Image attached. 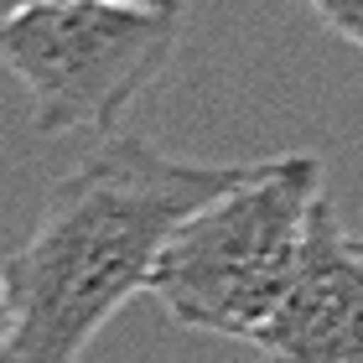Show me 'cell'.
I'll use <instances>...</instances> for the list:
<instances>
[{"mask_svg":"<svg viewBox=\"0 0 363 363\" xmlns=\"http://www.w3.org/2000/svg\"><path fill=\"white\" fill-rule=\"evenodd\" d=\"M250 172L255 161H177L145 135H99L52 182L31 239L6 259L16 333L0 363H84L104 322L151 286L167 239Z\"/></svg>","mask_w":363,"mask_h":363,"instance_id":"6da1fadb","label":"cell"},{"mask_svg":"<svg viewBox=\"0 0 363 363\" xmlns=\"http://www.w3.org/2000/svg\"><path fill=\"white\" fill-rule=\"evenodd\" d=\"M317 203V156L255 161L250 177L203 203L167 239L145 296H156L161 311L187 333L250 342L301 265Z\"/></svg>","mask_w":363,"mask_h":363,"instance_id":"7a4b0ae2","label":"cell"},{"mask_svg":"<svg viewBox=\"0 0 363 363\" xmlns=\"http://www.w3.org/2000/svg\"><path fill=\"white\" fill-rule=\"evenodd\" d=\"M182 6L78 0L0 16V68L31 99L42 135H109L130 99L177 57Z\"/></svg>","mask_w":363,"mask_h":363,"instance_id":"3957f363","label":"cell"},{"mask_svg":"<svg viewBox=\"0 0 363 363\" xmlns=\"http://www.w3.org/2000/svg\"><path fill=\"white\" fill-rule=\"evenodd\" d=\"M250 348L265 363H363V250L327 192L311 208L301 265Z\"/></svg>","mask_w":363,"mask_h":363,"instance_id":"277c9868","label":"cell"},{"mask_svg":"<svg viewBox=\"0 0 363 363\" xmlns=\"http://www.w3.org/2000/svg\"><path fill=\"white\" fill-rule=\"evenodd\" d=\"M306 6L317 11L342 42H353L358 52H363V0H306Z\"/></svg>","mask_w":363,"mask_h":363,"instance_id":"5b68a950","label":"cell"},{"mask_svg":"<svg viewBox=\"0 0 363 363\" xmlns=\"http://www.w3.org/2000/svg\"><path fill=\"white\" fill-rule=\"evenodd\" d=\"M16 333V306H11V286H6V265H0V353Z\"/></svg>","mask_w":363,"mask_h":363,"instance_id":"8992f818","label":"cell"},{"mask_svg":"<svg viewBox=\"0 0 363 363\" xmlns=\"http://www.w3.org/2000/svg\"><path fill=\"white\" fill-rule=\"evenodd\" d=\"M31 6H78V0H0V16H16V11H31Z\"/></svg>","mask_w":363,"mask_h":363,"instance_id":"52a82bcc","label":"cell"},{"mask_svg":"<svg viewBox=\"0 0 363 363\" xmlns=\"http://www.w3.org/2000/svg\"><path fill=\"white\" fill-rule=\"evenodd\" d=\"M167 6H187V0H167Z\"/></svg>","mask_w":363,"mask_h":363,"instance_id":"ba28073f","label":"cell"},{"mask_svg":"<svg viewBox=\"0 0 363 363\" xmlns=\"http://www.w3.org/2000/svg\"><path fill=\"white\" fill-rule=\"evenodd\" d=\"M358 250H363V239H358Z\"/></svg>","mask_w":363,"mask_h":363,"instance_id":"9c48e42d","label":"cell"}]
</instances>
